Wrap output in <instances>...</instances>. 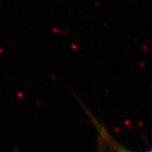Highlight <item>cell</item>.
I'll return each mask as SVG.
<instances>
[{
  "label": "cell",
  "mask_w": 152,
  "mask_h": 152,
  "mask_svg": "<svg viewBox=\"0 0 152 152\" xmlns=\"http://www.w3.org/2000/svg\"><path fill=\"white\" fill-rule=\"evenodd\" d=\"M92 116V118H93V120H94V125H96L97 126H98L99 128H100V131H101V134L103 135V137H104V138H106L107 139V141L109 142V144L111 145V146H113L114 147V148H115V152H132V151H129V150H127V149H126V148H124L123 147H121V146H119V145H117V143H115V142H114L113 141V139L108 136L107 134H106V131L103 128V126H101V125H100V123H98L97 122L95 119L93 117V115H91Z\"/></svg>",
  "instance_id": "obj_1"
},
{
  "label": "cell",
  "mask_w": 152,
  "mask_h": 152,
  "mask_svg": "<svg viewBox=\"0 0 152 152\" xmlns=\"http://www.w3.org/2000/svg\"><path fill=\"white\" fill-rule=\"evenodd\" d=\"M148 152H152V149H151V150H150V151H148Z\"/></svg>",
  "instance_id": "obj_2"
}]
</instances>
